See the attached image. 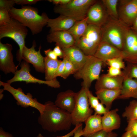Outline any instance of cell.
<instances>
[{"label": "cell", "mask_w": 137, "mask_h": 137, "mask_svg": "<svg viewBox=\"0 0 137 137\" xmlns=\"http://www.w3.org/2000/svg\"><path fill=\"white\" fill-rule=\"evenodd\" d=\"M124 79V75L112 77L107 74H102L96 80L95 89L96 91L101 89H121Z\"/></svg>", "instance_id": "20"}, {"label": "cell", "mask_w": 137, "mask_h": 137, "mask_svg": "<svg viewBox=\"0 0 137 137\" xmlns=\"http://www.w3.org/2000/svg\"><path fill=\"white\" fill-rule=\"evenodd\" d=\"M97 0H71L67 4L56 5L54 7V11L56 13L71 18L76 21H79L86 17L90 7Z\"/></svg>", "instance_id": "6"}, {"label": "cell", "mask_w": 137, "mask_h": 137, "mask_svg": "<svg viewBox=\"0 0 137 137\" xmlns=\"http://www.w3.org/2000/svg\"><path fill=\"white\" fill-rule=\"evenodd\" d=\"M101 115L94 114L84 122L85 126L83 129L82 136L86 137L102 130Z\"/></svg>", "instance_id": "25"}, {"label": "cell", "mask_w": 137, "mask_h": 137, "mask_svg": "<svg viewBox=\"0 0 137 137\" xmlns=\"http://www.w3.org/2000/svg\"><path fill=\"white\" fill-rule=\"evenodd\" d=\"M125 130L129 132L132 137H137V119L128 121Z\"/></svg>", "instance_id": "34"}, {"label": "cell", "mask_w": 137, "mask_h": 137, "mask_svg": "<svg viewBox=\"0 0 137 137\" xmlns=\"http://www.w3.org/2000/svg\"><path fill=\"white\" fill-rule=\"evenodd\" d=\"M117 108L110 110L101 117L102 130L109 133L120 127L121 118L117 114Z\"/></svg>", "instance_id": "21"}, {"label": "cell", "mask_w": 137, "mask_h": 137, "mask_svg": "<svg viewBox=\"0 0 137 137\" xmlns=\"http://www.w3.org/2000/svg\"><path fill=\"white\" fill-rule=\"evenodd\" d=\"M122 71L124 75L137 79V64L128 63Z\"/></svg>", "instance_id": "30"}, {"label": "cell", "mask_w": 137, "mask_h": 137, "mask_svg": "<svg viewBox=\"0 0 137 137\" xmlns=\"http://www.w3.org/2000/svg\"><path fill=\"white\" fill-rule=\"evenodd\" d=\"M73 137H80L83 135L82 124L79 127L75 132Z\"/></svg>", "instance_id": "46"}, {"label": "cell", "mask_w": 137, "mask_h": 137, "mask_svg": "<svg viewBox=\"0 0 137 137\" xmlns=\"http://www.w3.org/2000/svg\"><path fill=\"white\" fill-rule=\"evenodd\" d=\"M130 27L119 20L109 17L101 28V40L108 42L122 51L125 37Z\"/></svg>", "instance_id": "3"}, {"label": "cell", "mask_w": 137, "mask_h": 137, "mask_svg": "<svg viewBox=\"0 0 137 137\" xmlns=\"http://www.w3.org/2000/svg\"><path fill=\"white\" fill-rule=\"evenodd\" d=\"M40 0H15L16 4L18 5H32L36 4Z\"/></svg>", "instance_id": "40"}, {"label": "cell", "mask_w": 137, "mask_h": 137, "mask_svg": "<svg viewBox=\"0 0 137 137\" xmlns=\"http://www.w3.org/2000/svg\"><path fill=\"white\" fill-rule=\"evenodd\" d=\"M44 60L45 80L49 81L56 79L55 76L62 61L52 59L46 56Z\"/></svg>", "instance_id": "26"}, {"label": "cell", "mask_w": 137, "mask_h": 137, "mask_svg": "<svg viewBox=\"0 0 137 137\" xmlns=\"http://www.w3.org/2000/svg\"><path fill=\"white\" fill-rule=\"evenodd\" d=\"M71 0H49V2H52L56 5H63L66 4L71 1Z\"/></svg>", "instance_id": "45"}, {"label": "cell", "mask_w": 137, "mask_h": 137, "mask_svg": "<svg viewBox=\"0 0 137 137\" xmlns=\"http://www.w3.org/2000/svg\"><path fill=\"white\" fill-rule=\"evenodd\" d=\"M100 60L103 64L108 60L113 58L122 57L124 58L122 51L106 41L101 40L94 55Z\"/></svg>", "instance_id": "16"}, {"label": "cell", "mask_w": 137, "mask_h": 137, "mask_svg": "<svg viewBox=\"0 0 137 137\" xmlns=\"http://www.w3.org/2000/svg\"><path fill=\"white\" fill-rule=\"evenodd\" d=\"M94 109V114L100 115H104L108 112L104 105L101 102H99Z\"/></svg>", "instance_id": "38"}, {"label": "cell", "mask_w": 137, "mask_h": 137, "mask_svg": "<svg viewBox=\"0 0 137 137\" xmlns=\"http://www.w3.org/2000/svg\"><path fill=\"white\" fill-rule=\"evenodd\" d=\"M107 74L112 77H116L123 75V71L121 69L111 66H109Z\"/></svg>", "instance_id": "37"}, {"label": "cell", "mask_w": 137, "mask_h": 137, "mask_svg": "<svg viewBox=\"0 0 137 137\" xmlns=\"http://www.w3.org/2000/svg\"><path fill=\"white\" fill-rule=\"evenodd\" d=\"M124 76L121 94L118 99H124L132 97L137 99V79Z\"/></svg>", "instance_id": "24"}, {"label": "cell", "mask_w": 137, "mask_h": 137, "mask_svg": "<svg viewBox=\"0 0 137 137\" xmlns=\"http://www.w3.org/2000/svg\"><path fill=\"white\" fill-rule=\"evenodd\" d=\"M121 93V89H101L96 91L95 94L108 111L111 108L113 102L118 98Z\"/></svg>", "instance_id": "23"}, {"label": "cell", "mask_w": 137, "mask_h": 137, "mask_svg": "<svg viewBox=\"0 0 137 137\" xmlns=\"http://www.w3.org/2000/svg\"><path fill=\"white\" fill-rule=\"evenodd\" d=\"M108 133L102 130L86 137H107Z\"/></svg>", "instance_id": "43"}, {"label": "cell", "mask_w": 137, "mask_h": 137, "mask_svg": "<svg viewBox=\"0 0 137 137\" xmlns=\"http://www.w3.org/2000/svg\"><path fill=\"white\" fill-rule=\"evenodd\" d=\"M109 17L101 1H97L90 7L86 17L88 24L102 27L107 22Z\"/></svg>", "instance_id": "11"}, {"label": "cell", "mask_w": 137, "mask_h": 137, "mask_svg": "<svg viewBox=\"0 0 137 137\" xmlns=\"http://www.w3.org/2000/svg\"><path fill=\"white\" fill-rule=\"evenodd\" d=\"M44 53L46 56L49 58L53 60L57 59V56L56 54L53 50L50 48L44 50Z\"/></svg>", "instance_id": "42"}, {"label": "cell", "mask_w": 137, "mask_h": 137, "mask_svg": "<svg viewBox=\"0 0 137 137\" xmlns=\"http://www.w3.org/2000/svg\"><path fill=\"white\" fill-rule=\"evenodd\" d=\"M130 28L133 30L137 32V16Z\"/></svg>", "instance_id": "48"}, {"label": "cell", "mask_w": 137, "mask_h": 137, "mask_svg": "<svg viewBox=\"0 0 137 137\" xmlns=\"http://www.w3.org/2000/svg\"><path fill=\"white\" fill-rule=\"evenodd\" d=\"M123 58L118 57L108 60L106 63L109 66H111L117 68L125 69L126 66L123 60Z\"/></svg>", "instance_id": "31"}, {"label": "cell", "mask_w": 137, "mask_h": 137, "mask_svg": "<svg viewBox=\"0 0 137 137\" xmlns=\"http://www.w3.org/2000/svg\"><path fill=\"white\" fill-rule=\"evenodd\" d=\"M77 92L68 90L59 93L54 102L59 108L72 113L74 108Z\"/></svg>", "instance_id": "17"}, {"label": "cell", "mask_w": 137, "mask_h": 137, "mask_svg": "<svg viewBox=\"0 0 137 137\" xmlns=\"http://www.w3.org/2000/svg\"><path fill=\"white\" fill-rule=\"evenodd\" d=\"M48 42L56 43L61 48H68L75 44V41L73 36L66 31H50L46 38Z\"/></svg>", "instance_id": "19"}, {"label": "cell", "mask_w": 137, "mask_h": 137, "mask_svg": "<svg viewBox=\"0 0 137 137\" xmlns=\"http://www.w3.org/2000/svg\"><path fill=\"white\" fill-rule=\"evenodd\" d=\"M66 59L65 58L63 59V60L60 64L56 74L55 76V78L58 76L60 77L63 73L66 63Z\"/></svg>", "instance_id": "39"}, {"label": "cell", "mask_w": 137, "mask_h": 137, "mask_svg": "<svg viewBox=\"0 0 137 137\" xmlns=\"http://www.w3.org/2000/svg\"><path fill=\"white\" fill-rule=\"evenodd\" d=\"M87 18L76 22L74 25L66 31L73 37L75 43L83 36L85 33L88 27Z\"/></svg>", "instance_id": "27"}, {"label": "cell", "mask_w": 137, "mask_h": 137, "mask_svg": "<svg viewBox=\"0 0 137 137\" xmlns=\"http://www.w3.org/2000/svg\"><path fill=\"white\" fill-rule=\"evenodd\" d=\"M62 49L64 54V58H65L73 64L77 71L83 66L88 56L85 55L79 48L74 45Z\"/></svg>", "instance_id": "18"}, {"label": "cell", "mask_w": 137, "mask_h": 137, "mask_svg": "<svg viewBox=\"0 0 137 137\" xmlns=\"http://www.w3.org/2000/svg\"><path fill=\"white\" fill-rule=\"evenodd\" d=\"M128 121L137 119V102L134 100L131 101L129 105L126 107L122 115Z\"/></svg>", "instance_id": "29"}, {"label": "cell", "mask_w": 137, "mask_h": 137, "mask_svg": "<svg viewBox=\"0 0 137 137\" xmlns=\"http://www.w3.org/2000/svg\"><path fill=\"white\" fill-rule=\"evenodd\" d=\"M44 104V110L38 118V123L43 129L56 132L70 129L73 125L71 113L59 108L51 101Z\"/></svg>", "instance_id": "1"}, {"label": "cell", "mask_w": 137, "mask_h": 137, "mask_svg": "<svg viewBox=\"0 0 137 137\" xmlns=\"http://www.w3.org/2000/svg\"><path fill=\"white\" fill-rule=\"evenodd\" d=\"M87 93V88L82 87L77 92L76 104L71 113L72 124L76 125L85 122L92 115L93 110L90 107Z\"/></svg>", "instance_id": "8"}, {"label": "cell", "mask_w": 137, "mask_h": 137, "mask_svg": "<svg viewBox=\"0 0 137 137\" xmlns=\"http://www.w3.org/2000/svg\"><path fill=\"white\" fill-rule=\"evenodd\" d=\"M109 16L113 18L118 20L117 7L118 0H102L101 1Z\"/></svg>", "instance_id": "28"}, {"label": "cell", "mask_w": 137, "mask_h": 137, "mask_svg": "<svg viewBox=\"0 0 137 137\" xmlns=\"http://www.w3.org/2000/svg\"><path fill=\"white\" fill-rule=\"evenodd\" d=\"M36 46L35 40L33 41L31 48H28L25 45L22 51V59L28 63L31 64L37 71L45 73L44 57L41 55L40 52L41 47L40 46L39 50L36 51L35 49Z\"/></svg>", "instance_id": "14"}, {"label": "cell", "mask_w": 137, "mask_h": 137, "mask_svg": "<svg viewBox=\"0 0 137 137\" xmlns=\"http://www.w3.org/2000/svg\"><path fill=\"white\" fill-rule=\"evenodd\" d=\"M4 90L3 89H0V100L2 99L3 96V94L2 93L3 92V91Z\"/></svg>", "instance_id": "51"}, {"label": "cell", "mask_w": 137, "mask_h": 137, "mask_svg": "<svg viewBox=\"0 0 137 137\" xmlns=\"http://www.w3.org/2000/svg\"><path fill=\"white\" fill-rule=\"evenodd\" d=\"M122 51L128 63L137 64V32L130 27L125 38Z\"/></svg>", "instance_id": "13"}, {"label": "cell", "mask_w": 137, "mask_h": 137, "mask_svg": "<svg viewBox=\"0 0 137 137\" xmlns=\"http://www.w3.org/2000/svg\"><path fill=\"white\" fill-rule=\"evenodd\" d=\"M118 20L131 27L137 16V0H119Z\"/></svg>", "instance_id": "12"}, {"label": "cell", "mask_w": 137, "mask_h": 137, "mask_svg": "<svg viewBox=\"0 0 137 137\" xmlns=\"http://www.w3.org/2000/svg\"><path fill=\"white\" fill-rule=\"evenodd\" d=\"M0 137H13L10 133L5 131L2 127L0 128Z\"/></svg>", "instance_id": "47"}, {"label": "cell", "mask_w": 137, "mask_h": 137, "mask_svg": "<svg viewBox=\"0 0 137 137\" xmlns=\"http://www.w3.org/2000/svg\"><path fill=\"white\" fill-rule=\"evenodd\" d=\"M76 72L77 70L73 64L70 61L67 60L64 72L60 77L66 79L70 75L74 74Z\"/></svg>", "instance_id": "33"}, {"label": "cell", "mask_w": 137, "mask_h": 137, "mask_svg": "<svg viewBox=\"0 0 137 137\" xmlns=\"http://www.w3.org/2000/svg\"><path fill=\"white\" fill-rule=\"evenodd\" d=\"M117 134L116 133L111 132L108 133L107 137H117Z\"/></svg>", "instance_id": "49"}, {"label": "cell", "mask_w": 137, "mask_h": 137, "mask_svg": "<svg viewBox=\"0 0 137 137\" xmlns=\"http://www.w3.org/2000/svg\"><path fill=\"white\" fill-rule=\"evenodd\" d=\"M121 137H132L130 133L127 132L126 131L122 135Z\"/></svg>", "instance_id": "50"}, {"label": "cell", "mask_w": 137, "mask_h": 137, "mask_svg": "<svg viewBox=\"0 0 137 137\" xmlns=\"http://www.w3.org/2000/svg\"><path fill=\"white\" fill-rule=\"evenodd\" d=\"M53 50L57 57L61 58H64V56L63 51L60 46L56 45Z\"/></svg>", "instance_id": "44"}, {"label": "cell", "mask_w": 137, "mask_h": 137, "mask_svg": "<svg viewBox=\"0 0 137 137\" xmlns=\"http://www.w3.org/2000/svg\"><path fill=\"white\" fill-rule=\"evenodd\" d=\"M76 21L69 17L60 15L54 19H49L47 27L50 28V31H67L74 24Z\"/></svg>", "instance_id": "22"}, {"label": "cell", "mask_w": 137, "mask_h": 137, "mask_svg": "<svg viewBox=\"0 0 137 137\" xmlns=\"http://www.w3.org/2000/svg\"><path fill=\"white\" fill-rule=\"evenodd\" d=\"M20 69L17 70L13 77L7 81L10 84L16 81H25L26 83H38L45 84L54 88H58L60 85L59 82L56 79L47 81L42 80L35 77L30 73V69L29 63L24 60L22 62Z\"/></svg>", "instance_id": "10"}, {"label": "cell", "mask_w": 137, "mask_h": 137, "mask_svg": "<svg viewBox=\"0 0 137 137\" xmlns=\"http://www.w3.org/2000/svg\"><path fill=\"white\" fill-rule=\"evenodd\" d=\"M87 93L89 102L92 109H94L99 103L98 97L93 95L89 89L87 88Z\"/></svg>", "instance_id": "35"}, {"label": "cell", "mask_w": 137, "mask_h": 137, "mask_svg": "<svg viewBox=\"0 0 137 137\" xmlns=\"http://www.w3.org/2000/svg\"><path fill=\"white\" fill-rule=\"evenodd\" d=\"M102 38L101 27L89 24L84 35L75 43L87 56H94Z\"/></svg>", "instance_id": "7"}, {"label": "cell", "mask_w": 137, "mask_h": 137, "mask_svg": "<svg viewBox=\"0 0 137 137\" xmlns=\"http://www.w3.org/2000/svg\"><path fill=\"white\" fill-rule=\"evenodd\" d=\"M9 11L0 8V26H5L10 22L11 18L9 14Z\"/></svg>", "instance_id": "32"}, {"label": "cell", "mask_w": 137, "mask_h": 137, "mask_svg": "<svg viewBox=\"0 0 137 137\" xmlns=\"http://www.w3.org/2000/svg\"><path fill=\"white\" fill-rule=\"evenodd\" d=\"M103 64L99 59L94 56H88L83 66L74 74L76 79H82V87L89 89L92 82L98 80Z\"/></svg>", "instance_id": "5"}, {"label": "cell", "mask_w": 137, "mask_h": 137, "mask_svg": "<svg viewBox=\"0 0 137 137\" xmlns=\"http://www.w3.org/2000/svg\"><path fill=\"white\" fill-rule=\"evenodd\" d=\"M27 27L17 20L11 18L7 25L0 26V40L8 37L13 40L18 45L19 49L17 52L16 58L19 62L22 59V53L25 46V39L28 34Z\"/></svg>", "instance_id": "4"}, {"label": "cell", "mask_w": 137, "mask_h": 137, "mask_svg": "<svg viewBox=\"0 0 137 137\" xmlns=\"http://www.w3.org/2000/svg\"><path fill=\"white\" fill-rule=\"evenodd\" d=\"M0 85L3 87L4 90L8 91L12 95L16 101V103L18 105L24 108L29 107L34 108L38 110L40 114H42L44 111L45 104L39 102L36 98H33L30 93L25 94L21 88L15 89L7 82H5L0 81Z\"/></svg>", "instance_id": "9"}, {"label": "cell", "mask_w": 137, "mask_h": 137, "mask_svg": "<svg viewBox=\"0 0 137 137\" xmlns=\"http://www.w3.org/2000/svg\"><path fill=\"white\" fill-rule=\"evenodd\" d=\"M9 14L11 18L28 28L33 35L40 32L49 19L45 13L40 15L37 9L30 6H23L19 9L13 7L9 10Z\"/></svg>", "instance_id": "2"}, {"label": "cell", "mask_w": 137, "mask_h": 137, "mask_svg": "<svg viewBox=\"0 0 137 137\" xmlns=\"http://www.w3.org/2000/svg\"></svg>", "instance_id": "52"}, {"label": "cell", "mask_w": 137, "mask_h": 137, "mask_svg": "<svg viewBox=\"0 0 137 137\" xmlns=\"http://www.w3.org/2000/svg\"><path fill=\"white\" fill-rule=\"evenodd\" d=\"M12 49L11 44L0 42V68L6 74L10 73L14 74L17 70L13 61Z\"/></svg>", "instance_id": "15"}, {"label": "cell", "mask_w": 137, "mask_h": 137, "mask_svg": "<svg viewBox=\"0 0 137 137\" xmlns=\"http://www.w3.org/2000/svg\"><path fill=\"white\" fill-rule=\"evenodd\" d=\"M82 123H80L78 124L75 126L74 128L71 131L67 134L63 136H57L56 137H71L73 136L74 133L79 128V127L82 124ZM37 137H45L43 136L41 134L39 133Z\"/></svg>", "instance_id": "41"}, {"label": "cell", "mask_w": 137, "mask_h": 137, "mask_svg": "<svg viewBox=\"0 0 137 137\" xmlns=\"http://www.w3.org/2000/svg\"><path fill=\"white\" fill-rule=\"evenodd\" d=\"M15 4V0H0V8L10 10Z\"/></svg>", "instance_id": "36"}]
</instances>
